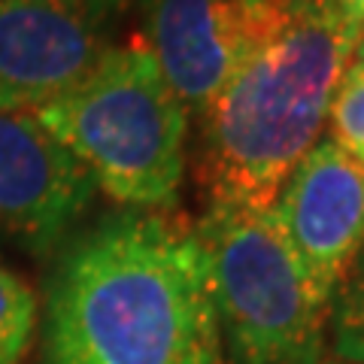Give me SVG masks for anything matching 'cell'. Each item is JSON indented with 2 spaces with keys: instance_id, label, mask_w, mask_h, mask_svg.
I'll use <instances>...</instances> for the list:
<instances>
[{
  "instance_id": "7",
  "label": "cell",
  "mask_w": 364,
  "mask_h": 364,
  "mask_svg": "<svg viewBox=\"0 0 364 364\" xmlns=\"http://www.w3.org/2000/svg\"><path fill=\"white\" fill-rule=\"evenodd\" d=\"M286 0H140L143 43L198 119Z\"/></svg>"
},
{
  "instance_id": "3",
  "label": "cell",
  "mask_w": 364,
  "mask_h": 364,
  "mask_svg": "<svg viewBox=\"0 0 364 364\" xmlns=\"http://www.w3.org/2000/svg\"><path fill=\"white\" fill-rule=\"evenodd\" d=\"M33 116L116 207L170 210L176 203L191 116L140 37L116 43L85 79Z\"/></svg>"
},
{
  "instance_id": "11",
  "label": "cell",
  "mask_w": 364,
  "mask_h": 364,
  "mask_svg": "<svg viewBox=\"0 0 364 364\" xmlns=\"http://www.w3.org/2000/svg\"><path fill=\"white\" fill-rule=\"evenodd\" d=\"M331 337L337 358L364 361V237L334 294Z\"/></svg>"
},
{
  "instance_id": "4",
  "label": "cell",
  "mask_w": 364,
  "mask_h": 364,
  "mask_svg": "<svg viewBox=\"0 0 364 364\" xmlns=\"http://www.w3.org/2000/svg\"><path fill=\"white\" fill-rule=\"evenodd\" d=\"M225 364H318L331 306L313 289L273 210L210 203L198 222Z\"/></svg>"
},
{
  "instance_id": "13",
  "label": "cell",
  "mask_w": 364,
  "mask_h": 364,
  "mask_svg": "<svg viewBox=\"0 0 364 364\" xmlns=\"http://www.w3.org/2000/svg\"><path fill=\"white\" fill-rule=\"evenodd\" d=\"M318 364H364V361H343V358H334V361H318Z\"/></svg>"
},
{
  "instance_id": "6",
  "label": "cell",
  "mask_w": 364,
  "mask_h": 364,
  "mask_svg": "<svg viewBox=\"0 0 364 364\" xmlns=\"http://www.w3.org/2000/svg\"><path fill=\"white\" fill-rule=\"evenodd\" d=\"M95 198L88 170L33 112H0V243L58 252Z\"/></svg>"
},
{
  "instance_id": "14",
  "label": "cell",
  "mask_w": 364,
  "mask_h": 364,
  "mask_svg": "<svg viewBox=\"0 0 364 364\" xmlns=\"http://www.w3.org/2000/svg\"><path fill=\"white\" fill-rule=\"evenodd\" d=\"M358 46L364 49V18H361V31H358Z\"/></svg>"
},
{
  "instance_id": "8",
  "label": "cell",
  "mask_w": 364,
  "mask_h": 364,
  "mask_svg": "<svg viewBox=\"0 0 364 364\" xmlns=\"http://www.w3.org/2000/svg\"><path fill=\"white\" fill-rule=\"evenodd\" d=\"M270 210L318 298L334 306L364 237V164L331 140H318L286 176Z\"/></svg>"
},
{
  "instance_id": "2",
  "label": "cell",
  "mask_w": 364,
  "mask_h": 364,
  "mask_svg": "<svg viewBox=\"0 0 364 364\" xmlns=\"http://www.w3.org/2000/svg\"><path fill=\"white\" fill-rule=\"evenodd\" d=\"M361 25L337 0H286L198 122V179L210 203L270 210L322 140Z\"/></svg>"
},
{
  "instance_id": "1",
  "label": "cell",
  "mask_w": 364,
  "mask_h": 364,
  "mask_svg": "<svg viewBox=\"0 0 364 364\" xmlns=\"http://www.w3.org/2000/svg\"><path fill=\"white\" fill-rule=\"evenodd\" d=\"M40 364H222L198 225L116 207L55 252Z\"/></svg>"
},
{
  "instance_id": "12",
  "label": "cell",
  "mask_w": 364,
  "mask_h": 364,
  "mask_svg": "<svg viewBox=\"0 0 364 364\" xmlns=\"http://www.w3.org/2000/svg\"><path fill=\"white\" fill-rule=\"evenodd\" d=\"M337 4L346 9V16H352L361 25V18H364V0H337Z\"/></svg>"
},
{
  "instance_id": "10",
  "label": "cell",
  "mask_w": 364,
  "mask_h": 364,
  "mask_svg": "<svg viewBox=\"0 0 364 364\" xmlns=\"http://www.w3.org/2000/svg\"><path fill=\"white\" fill-rule=\"evenodd\" d=\"M328 140L364 164V49L358 46L328 109Z\"/></svg>"
},
{
  "instance_id": "9",
  "label": "cell",
  "mask_w": 364,
  "mask_h": 364,
  "mask_svg": "<svg viewBox=\"0 0 364 364\" xmlns=\"http://www.w3.org/2000/svg\"><path fill=\"white\" fill-rule=\"evenodd\" d=\"M37 294L0 264V364H21L37 331Z\"/></svg>"
},
{
  "instance_id": "5",
  "label": "cell",
  "mask_w": 364,
  "mask_h": 364,
  "mask_svg": "<svg viewBox=\"0 0 364 364\" xmlns=\"http://www.w3.org/2000/svg\"><path fill=\"white\" fill-rule=\"evenodd\" d=\"M131 0H0V112H33L119 43Z\"/></svg>"
}]
</instances>
